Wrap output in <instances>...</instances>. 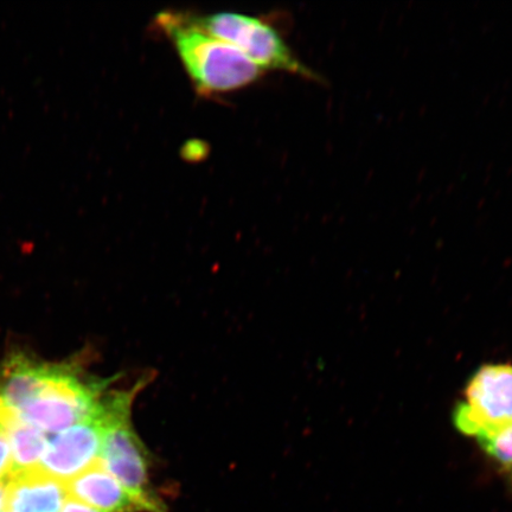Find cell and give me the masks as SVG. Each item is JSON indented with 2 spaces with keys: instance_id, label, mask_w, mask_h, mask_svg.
Masks as SVG:
<instances>
[{
  "instance_id": "6da1fadb",
  "label": "cell",
  "mask_w": 512,
  "mask_h": 512,
  "mask_svg": "<svg viewBox=\"0 0 512 512\" xmlns=\"http://www.w3.org/2000/svg\"><path fill=\"white\" fill-rule=\"evenodd\" d=\"M155 23L174 47L198 95L210 98L240 91L265 73L239 50L198 27L190 12L162 11Z\"/></svg>"
},
{
  "instance_id": "7a4b0ae2",
  "label": "cell",
  "mask_w": 512,
  "mask_h": 512,
  "mask_svg": "<svg viewBox=\"0 0 512 512\" xmlns=\"http://www.w3.org/2000/svg\"><path fill=\"white\" fill-rule=\"evenodd\" d=\"M142 383L125 392L105 396V433L99 463L144 512H169L151 483V458L132 424L133 401Z\"/></svg>"
},
{
  "instance_id": "3957f363",
  "label": "cell",
  "mask_w": 512,
  "mask_h": 512,
  "mask_svg": "<svg viewBox=\"0 0 512 512\" xmlns=\"http://www.w3.org/2000/svg\"><path fill=\"white\" fill-rule=\"evenodd\" d=\"M191 17L198 27L239 50L262 72L277 70L305 80L323 82L322 76L294 55L285 38L267 19L232 11L191 14Z\"/></svg>"
},
{
  "instance_id": "277c9868",
  "label": "cell",
  "mask_w": 512,
  "mask_h": 512,
  "mask_svg": "<svg viewBox=\"0 0 512 512\" xmlns=\"http://www.w3.org/2000/svg\"><path fill=\"white\" fill-rule=\"evenodd\" d=\"M104 389L106 382L87 380L78 369L56 364L47 387L11 414L43 433H61L98 411Z\"/></svg>"
},
{
  "instance_id": "5b68a950",
  "label": "cell",
  "mask_w": 512,
  "mask_h": 512,
  "mask_svg": "<svg viewBox=\"0 0 512 512\" xmlns=\"http://www.w3.org/2000/svg\"><path fill=\"white\" fill-rule=\"evenodd\" d=\"M454 426L469 437L482 438L512 425V366L486 364L467 383L465 401L453 414Z\"/></svg>"
},
{
  "instance_id": "8992f818",
  "label": "cell",
  "mask_w": 512,
  "mask_h": 512,
  "mask_svg": "<svg viewBox=\"0 0 512 512\" xmlns=\"http://www.w3.org/2000/svg\"><path fill=\"white\" fill-rule=\"evenodd\" d=\"M105 398V396H104ZM105 433L104 399L93 415L48 439L40 469L60 482L81 475L99 463Z\"/></svg>"
},
{
  "instance_id": "52a82bcc",
  "label": "cell",
  "mask_w": 512,
  "mask_h": 512,
  "mask_svg": "<svg viewBox=\"0 0 512 512\" xmlns=\"http://www.w3.org/2000/svg\"><path fill=\"white\" fill-rule=\"evenodd\" d=\"M69 498L67 485L35 470L15 473L6 486V512H61Z\"/></svg>"
},
{
  "instance_id": "ba28073f",
  "label": "cell",
  "mask_w": 512,
  "mask_h": 512,
  "mask_svg": "<svg viewBox=\"0 0 512 512\" xmlns=\"http://www.w3.org/2000/svg\"><path fill=\"white\" fill-rule=\"evenodd\" d=\"M54 371L55 364L32 360L21 352L11 355L0 371V409L19 411L47 387Z\"/></svg>"
},
{
  "instance_id": "9c48e42d",
  "label": "cell",
  "mask_w": 512,
  "mask_h": 512,
  "mask_svg": "<svg viewBox=\"0 0 512 512\" xmlns=\"http://www.w3.org/2000/svg\"><path fill=\"white\" fill-rule=\"evenodd\" d=\"M66 485L70 498L101 512H144L130 492L100 463L69 480Z\"/></svg>"
},
{
  "instance_id": "30bf717a",
  "label": "cell",
  "mask_w": 512,
  "mask_h": 512,
  "mask_svg": "<svg viewBox=\"0 0 512 512\" xmlns=\"http://www.w3.org/2000/svg\"><path fill=\"white\" fill-rule=\"evenodd\" d=\"M0 425L4 427L9 440L12 456L11 476L15 473L38 469L48 446L46 433L25 424L14 414L5 412L3 409H0Z\"/></svg>"
},
{
  "instance_id": "8fae6325",
  "label": "cell",
  "mask_w": 512,
  "mask_h": 512,
  "mask_svg": "<svg viewBox=\"0 0 512 512\" xmlns=\"http://www.w3.org/2000/svg\"><path fill=\"white\" fill-rule=\"evenodd\" d=\"M486 456L503 467H512V425L478 438Z\"/></svg>"
},
{
  "instance_id": "7c38bea8",
  "label": "cell",
  "mask_w": 512,
  "mask_h": 512,
  "mask_svg": "<svg viewBox=\"0 0 512 512\" xmlns=\"http://www.w3.org/2000/svg\"><path fill=\"white\" fill-rule=\"evenodd\" d=\"M12 473V456L8 437L0 425V482H8Z\"/></svg>"
},
{
  "instance_id": "4fadbf2b",
  "label": "cell",
  "mask_w": 512,
  "mask_h": 512,
  "mask_svg": "<svg viewBox=\"0 0 512 512\" xmlns=\"http://www.w3.org/2000/svg\"><path fill=\"white\" fill-rule=\"evenodd\" d=\"M61 512H101L92 507H89L87 504H83L76 499L68 498L67 502L64 503Z\"/></svg>"
},
{
  "instance_id": "5bb4252c",
  "label": "cell",
  "mask_w": 512,
  "mask_h": 512,
  "mask_svg": "<svg viewBox=\"0 0 512 512\" xmlns=\"http://www.w3.org/2000/svg\"><path fill=\"white\" fill-rule=\"evenodd\" d=\"M6 486H8V482H0V511L5 508Z\"/></svg>"
}]
</instances>
